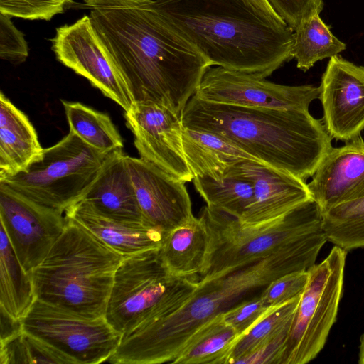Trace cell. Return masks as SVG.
I'll list each match as a JSON object with an SVG mask.
<instances>
[{"instance_id": "6da1fadb", "label": "cell", "mask_w": 364, "mask_h": 364, "mask_svg": "<svg viewBox=\"0 0 364 364\" xmlns=\"http://www.w3.org/2000/svg\"><path fill=\"white\" fill-rule=\"evenodd\" d=\"M83 2L133 102H154L181 116L212 66L206 58L162 16L154 0Z\"/></svg>"}, {"instance_id": "7a4b0ae2", "label": "cell", "mask_w": 364, "mask_h": 364, "mask_svg": "<svg viewBox=\"0 0 364 364\" xmlns=\"http://www.w3.org/2000/svg\"><path fill=\"white\" fill-rule=\"evenodd\" d=\"M322 247L304 245L282 250L198 286L185 303L152 316L122 335L107 362L113 364L172 363L202 326L235 304L257 294L284 274L309 270Z\"/></svg>"}, {"instance_id": "3957f363", "label": "cell", "mask_w": 364, "mask_h": 364, "mask_svg": "<svg viewBox=\"0 0 364 364\" xmlns=\"http://www.w3.org/2000/svg\"><path fill=\"white\" fill-rule=\"evenodd\" d=\"M181 119L184 127L214 134L257 161L304 181L332 147L323 121L309 110L220 104L194 95Z\"/></svg>"}, {"instance_id": "277c9868", "label": "cell", "mask_w": 364, "mask_h": 364, "mask_svg": "<svg viewBox=\"0 0 364 364\" xmlns=\"http://www.w3.org/2000/svg\"><path fill=\"white\" fill-rule=\"evenodd\" d=\"M211 65L265 78L293 58L294 31L262 19L242 0H154Z\"/></svg>"}, {"instance_id": "5b68a950", "label": "cell", "mask_w": 364, "mask_h": 364, "mask_svg": "<svg viewBox=\"0 0 364 364\" xmlns=\"http://www.w3.org/2000/svg\"><path fill=\"white\" fill-rule=\"evenodd\" d=\"M65 218L62 234L30 273L36 298L84 317L104 316L124 255Z\"/></svg>"}, {"instance_id": "8992f818", "label": "cell", "mask_w": 364, "mask_h": 364, "mask_svg": "<svg viewBox=\"0 0 364 364\" xmlns=\"http://www.w3.org/2000/svg\"><path fill=\"white\" fill-rule=\"evenodd\" d=\"M208 245L205 267L197 279L204 282L237 270L276 252L328 241L322 210L311 198L281 217L245 225L235 217L204 207L200 215Z\"/></svg>"}, {"instance_id": "52a82bcc", "label": "cell", "mask_w": 364, "mask_h": 364, "mask_svg": "<svg viewBox=\"0 0 364 364\" xmlns=\"http://www.w3.org/2000/svg\"><path fill=\"white\" fill-rule=\"evenodd\" d=\"M159 249L124 255L116 270L105 318L122 334L150 316L178 309L198 286L196 278L169 274Z\"/></svg>"}, {"instance_id": "ba28073f", "label": "cell", "mask_w": 364, "mask_h": 364, "mask_svg": "<svg viewBox=\"0 0 364 364\" xmlns=\"http://www.w3.org/2000/svg\"><path fill=\"white\" fill-rule=\"evenodd\" d=\"M107 155L69 131L57 144L43 149L26 170L0 183L41 205L65 215L95 181Z\"/></svg>"}, {"instance_id": "9c48e42d", "label": "cell", "mask_w": 364, "mask_h": 364, "mask_svg": "<svg viewBox=\"0 0 364 364\" xmlns=\"http://www.w3.org/2000/svg\"><path fill=\"white\" fill-rule=\"evenodd\" d=\"M346 254L334 245L309 269L279 364H306L323 348L342 298Z\"/></svg>"}, {"instance_id": "30bf717a", "label": "cell", "mask_w": 364, "mask_h": 364, "mask_svg": "<svg viewBox=\"0 0 364 364\" xmlns=\"http://www.w3.org/2000/svg\"><path fill=\"white\" fill-rule=\"evenodd\" d=\"M23 330L60 352L72 364L107 362L122 333L105 316L91 318L36 299L22 319Z\"/></svg>"}, {"instance_id": "8fae6325", "label": "cell", "mask_w": 364, "mask_h": 364, "mask_svg": "<svg viewBox=\"0 0 364 364\" xmlns=\"http://www.w3.org/2000/svg\"><path fill=\"white\" fill-rule=\"evenodd\" d=\"M51 48L56 59L85 77L124 112L133 103L131 95L97 35L90 17L85 14L72 24L55 29Z\"/></svg>"}, {"instance_id": "7c38bea8", "label": "cell", "mask_w": 364, "mask_h": 364, "mask_svg": "<svg viewBox=\"0 0 364 364\" xmlns=\"http://www.w3.org/2000/svg\"><path fill=\"white\" fill-rule=\"evenodd\" d=\"M195 95L211 102L241 107L309 110L310 104L318 98V87L279 85L218 66L207 69Z\"/></svg>"}, {"instance_id": "4fadbf2b", "label": "cell", "mask_w": 364, "mask_h": 364, "mask_svg": "<svg viewBox=\"0 0 364 364\" xmlns=\"http://www.w3.org/2000/svg\"><path fill=\"white\" fill-rule=\"evenodd\" d=\"M125 118L140 158L177 180L193 181L183 149L181 115L154 102H134Z\"/></svg>"}, {"instance_id": "5bb4252c", "label": "cell", "mask_w": 364, "mask_h": 364, "mask_svg": "<svg viewBox=\"0 0 364 364\" xmlns=\"http://www.w3.org/2000/svg\"><path fill=\"white\" fill-rule=\"evenodd\" d=\"M0 219L23 267L31 273L62 234L65 215L0 183Z\"/></svg>"}, {"instance_id": "9a60e30c", "label": "cell", "mask_w": 364, "mask_h": 364, "mask_svg": "<svg viewBox=\"0 0 364 364\" xmlns=\"http://www.w3.org/2000/svg\"><path fill=\"white\" fill-rule=\"evenodd\" d=\"M318 99L323 123L332 139L348 141L364 131V67L339 55L329 59L321 76Z\"/></svg>"}, {"instance_id": "2e32d148", "label": "cell", "mask_w": 364, "mask_h": 364, "mask_svg": "<svg viewBox=\"0 0 364 364\" xmlns=\"http://www.w3.org/2000/svg\"><path fill=\"white\" fill-rule=\"evenodd\" d=\"M127 164L145 223L165 237L193 218L184 182L141 158L127 155Z\"/></svg>"}, {"instance_id": "e0dca14e", "label": "cell", "mask_w": 364, "mask_h": 364, "mask_svg": "<svg viewBox=\"0 0 364 364\" xmlns=\"http://www.w3.org/2000/svg\"><path fill=\"white\" fill-rule=\"evenodd\" d=\"M231 169L253 186L252 203L239 219L243 225L273 220L312 198L306 181L260 162L241 161Z\"/></svg>"}, {"instance_id": "ac0fdd59", "label": "cell", "mask_w": 364, "mask_h": 364, "mask_svg": "<svg viewBox=\"0 0 364 364\" xmlns=\"http://www.w3.org/2000/svg\"><path fill=\"white\" fill-rule=\"evenodd\" d=\"M322 212L364 197V139L356 138L326 154L307 183Z\"/></svg>"}, {"instance_id": "d6986e66", "label": "cell", "mask_w": 364, "mask_h": 364, "mask_svg": "<svg viewBox=\"0 0 364 364\" xmlns=\"http://www.w3.org/2000/svg\"><path fill=\"white\" fill-rule=\"evenodd\" d=\"M80 200L107 218L145 223L128 170L127 155L122 149L108 154L97 176Z\"/></svg>"}, {"instance_id": "ffe728a7", "label": "cell", "mask_w": 364, "mask_h": 364, "mask_svg": "<svg viewBox=\"0 0 364 364\" xmlns=\"http://www.w3.org/2000/svg\"><path fill=\"white\" fill-rule=\"evenodd\" d=\"M65 216L80 223L124 256L159 249L164 238V233L152 226L107 218L97 213L82 200L68 208Z\"/></svg>"}, {"instance_id": "44dd1931", "label": "cell", "mask_w": 364, "mask_h": 364, "mask_svg": "<svg viewBox=\"0 0 364 364\" xmlns=\"http://www.w3.org/2000/svg\"><path fill=\"white\" fill-rule=\"evenodd\" d=\"M28 117L0 94V181L23 171L42 153Z\"/></svg>"}, {"instance_id": "7402d4cb", "label": "cell", "mask_w": 364, "mask_h": 364, "mask_svg": "<svg viewBox=\"0 0 364 364\" xmlns=\"http://www.w3.org/2000/svg\"><path fill=\"white\" fill-rule=\"evenodd\" d=\"M208 245L205 224L195 216L166 234L159 249L167 272L176 277L198 279L203 272Z\"/></svg>"}, {"instance_id": "603a6c76", "label": "cell", "mask_w": 364, "mask_h": 364, "mask_svg": "<svg viewBox=\"0 0 364 364\" xmlns=\"http://www.w3.org/2000/svg\"><path fill=\"white\" fill-rule=\"evenodd\" d=\"M183 144L193 178L208 176L220 180L237 163L245 160L257 161L225 139L207 132L184 127Z\"/></svg>"}, {"instance_id": "cb8c5ba5", "label": "cell", "mask_w": 364, "mask_h": 364, "mask_svg": "<svg viewBox=\"0 0 364 364\" xmlns=\"http://www.w3.org/2000/svg\"><path fill=\"white\" fill-rule=\"evenodd\" d=\"M36 294L30 273L21 264L4 227L0 229V308L22 321Z\"/></svg>"}, {"instance_id": "d4e9b609", "label": "cell", "mask_w": 364, "mask_h": 364, "mask_svg": "<svg viewBox=\"0 0 364 364\" xmlns=\"http://www.w3.org/2000/svg\"><path fill=\"white\" fill-rule=\"evenodd\" d=\"M241 337L225 321L222 313L193 333L172 363L228 364L230 354Z\"/></svg>"}, {"instance_id": "484cf974", "label": "cell", "mask_w": 364, "mask_h": 364, "mask_svg": "<svg viewBox=\"0 0 364 364\" xmlns=\"http://www.w3.org/2000/svg\"><path fill=\"white\" fill-rule=\"evenodd\" d=\"M193 181L196 190L205 201L208 208L227 213L238 220L252 203V183L231 168L220 180L208 176H195Z\"/></svg>"}, {"instance_id": "4316f807", "label": "cell", "mask_w": 364, "mask_h": 364, "mask_svg": "<svg viewBox=\"0 0 364 364\" xmlns=\"http://www.w3.org/2000/svg\"><path fill=\"white\" fill-rule=\"evenodd\" d=\"M70 131L96 150L122 149V138L110 117L80 102L62 100Z\"/></svg>"}, {"instance_id": "83f0119b", "label": "cell", "mask_w": 364, "mask_h": 364, "mask_svg": "<svg viewBox=\"0 0 364 364\" xmlns=\"http://www.w3.org/2000/svg\"><path fill=\"white\" fill-rule=\"evenodd\" d=\"M316 13L304 21L294 31L292 56L296 66L307 71L325 58L338 55L346 45L336 38Z\"/></svg>"}, {"instance_id": "f1b7e54d", "label": "cell", "mask_w": 364, "mask_h": 364, "mask_svg": "<svg viewBox=\"0 0 364 364\" xmlns=\"http://www.w3.org/2000/svg\"><path fill=\"white\" fill-rule=\"evenodd\" d=\"M328 241L346 251L364 248V197L322 212Z\"/></svg>"}, {"instance_id": "f546056e", "label": "cell", "mask_w": 364, "mask_h": 364, "mask_svg": "<svg viewBox=\"0 0 364 364\" xmlns=\"http://www.w3.org/2000/svg\"><path fill=\"white\" fill-rule=\"evenodd\" d=\"M301 295L277 306L242 336L235 346L228 364L283 333H289Z\"/></svg>"}, {"instance_id": "4dcf8cb0", "label": "cell", "mask_w": 364, "mask_h": 364, "mask_svg": "<svg viewBox=\"0 0 364 364\" xmlns=\"http://www.w3.org/2000/svg\"><path fill=\"white\" fill-rule=\"evenodd\" d=\"M0 344V364H72L66 356L23 330Z\"/></svg>"}, {"instance_id": "1f68e13d", "label": "cell", "mask_w": 364, "mask_h": 364, "mask_svg": "<svg viewBox=\"0 0 364 364\" xmlns=\"http://www.w3.org/2000/svg\"><path fill=\"white\" fill-rule=\"evenodd\" d=\"M73 0H0V13L25 20L50 21Z\"/></svg>"}, {"instance_id": "d6a6232c", "label": "cell", "mask_w": 364, "mask_h": 364, "mask_svg": "<svg viewBox=\"0 0 364 364\" xmlns=\"http://www.w3.org/2000/svg\"><path fill=\"white\" fill-rule=\"evenodd\" d=\"M277 306L267 304L259 293L235 304L223 315L225 321L242 336Z\"/></svg>"}, {"instance_id": "836d02e7", "label": "cell", "mask_w": 364, "mask_h": 364, "mask_svg": "<svg viewBox=\"0 0 364 364\" xmlns=\"http://www.w3.org/2000/svg\"><path fill=\"white\" fill-rule=\"evenodd\" d=\"M309 270L292 272L272 280L260 292L271 306H279L301 295L309 281Z\"/></svg>"}, {"instance_id": "e575fe53", "label": "cell", "mask_w": 364, "mask_h": 364, "mask_svg": "<svg viewBox=\"0 0 364 364\" xmlns=\"http://www.w3.org/2000/svg\"><path fill=\"white\" fill-rule=\"evenodd\" d=\"M29 54L28 43L11 17L0 13V58L18 65L26 61Z\"/></svg>"}, {"instance_id": "d590c367", "label": "cell", "mask_w": 364, "mask_h": 364, "mask_svg": "<svg viewBox=\"0 0 364 364\" xmlns=\"http://www.w3.org/2000/svg\"><path fill=\"white\" fill-rule=\"evenodd\" d=\"M275 12L294 31L313 14L323 9V0H267Z\"/></svg>"}, {"instance_id": "8d00e7d4", "label": "cell", "mask_w": 364, "mask_h": 364, "mask_svg": "<svg viewBox=\"0 0 364 364\" xmlns=\"http://www.w3.org/2000/svg\"><path fill=\"white\" fill-rule=\"evenodd\" d=\"M289 333H283L248 354L236 359L233 364H279Z\"/></svg>"}, {"instance_id": "74e56055", "label": "cell", "mask_w": 364, "mask_h": 364, "mask_svg": "<svg viewBox=\"0 0 364 364\" xmlns=\"http://www.w3.org/2000/svg\"><path fill=\"white\" fill-rule=\"evenodd\" d=\"M258 16L268 23L277 26H287V23L272 9L267 0H242Z\"/></svg>"}, {"instance_id": "f35d334b", "label": "cell", "mask_w": 364, "mask_h": 364, "mask_svg": "<svg viewBox=\"0 0 364 364\" xmlns=\"http://www.w3.org/2000/svg\"><path fill=\"white\" fill-rule=\"evenodd\" d=\"M0 341H6L23 331L22 321L13 318L1 308H0Z\"/></svg>"}, {"instance_id": "ab89813d", "label": "cell", "mask_w": 364, "mask_h": 364, "mask_svg": "<svg viewBox=\"0 0 364 364\" xmlns=\"http://www.w3.org/2000/svg\"><path fill=\"white\" fill-rule=\"evenodd\" d=\"M358 362L359 364H364V333L360 338Z\"/></svg>"}]
</instances>
